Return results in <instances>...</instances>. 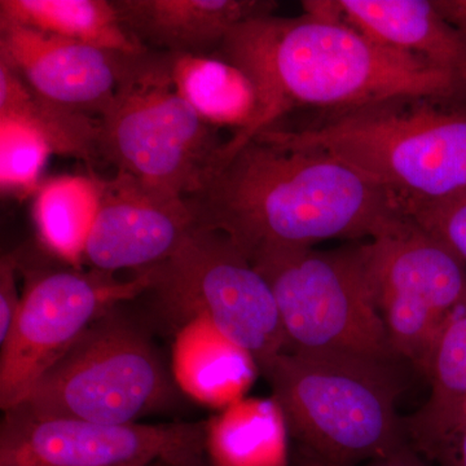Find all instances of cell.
<instances>
[{
	"label": "cell",
	"mask_w": 466,
	"mask_h": 466,
	"mask_svg": "<svg viewBox=\"0 0 466 466\" xmlns=\"http://www.w3.org/2000/svg\"><path fill=\"white\" fill-rule=\"evenodd\" d=\"M364 250L391 348L426 375L444 328L466 303V265L404 211Z\"/></svg>",
	"instance_id": "9c48e42d"
},
{
	"label": "cell",
	"mask_w": 466,
	"mask_h": 466,
	"mask_svg": "<svg viewBox=\"0 0 466 466\" xmlns=\"http://www.w3.org/2000/svg\"><path fill=\"white\" fill-rule=\"evenodd\" d=\"M17 268L14 256L5 254L0 259V346L12 332L23 299L17 290Z\"/></svg>",
	"instance_id": "d4e9b609"
},
{
	"label": "cell",
	"mask_w": 466,
	"mask_h": 466,
	"mask_svg": "<svg viewBox=\"0 0 466 466\" xmlns=\"http://www.w3.org/2000/svg\"><path fill=\"white\" fill-rule=\"evenodd\" d=\"M41 131L16 116L0 115V187L3 193L29 195L38 191L39 180L52 155Z\"/></svg>",
	"instance_id": "603a6c76"
},
{
	"label": "cell",
	"mask_w": 466,
	"mask_h": 466,
	"mask_svg": "<svg viewBox=\"0 0 466 466\" xmlns=\"http://www.w3.org/2000/svg\"><path fill=\"white\" fill-rule=\"evenodd\" d=\"M256 361L207 320L177 330L173 373L177 385L204 403H235L251 382Z\"/></svg>",
	"instance_id": "ac0fdd59"
},
{
	"label": "cell",
	"mask_w": 466,
	"mask_h": 466,
	"mask_svg": "<svg viewBox=\"0 0 466 466\" xmlns=\"http://www.w3.org/2000/svg\"><path fill=\"white\" fill-rule=\"evenodd\" d=\"M333 5L337 17L359 33L466 86V38L433 0H333Z\"/></svg>",
	"instance_id": "9a60e30c"
},
{
	"label": "cell",
	"mask_w": 466,
	"mask_h": 466,
	"mask_svg": "<svg viewBox=\"0 0 466 466\" xmlns=\"http://www.w3.org/2000/svg\"><path fill=\"white\" fill-rule=\"evenodd\" d=\"M167 55L175 91L208 125L233 131L220 153L253 137L262 103L258 88L241 67L216 54Z\"/></svg>",
	"instance_id": "2e32d148"
},
{
	"label": "cell",
	"mask_w": 466,
	"mask_h": 466,
	"mask_svg": "<svg viewBox=\"0 0 466 466\" xmlns=\"http://www.w3.org/2000/svg\"><path fill=\"white\" fill-rule=\"evenodd\" d=\"M248 258L272 291L285 351L403 363L383 323L364 244L332 250L267 245Z\"/></svg>",
	"instance_id": "5b68a950"
},
{
	"label": "cell",
	"mask_w": 466,
	"mask_h": 466,
	"mask_svg": "<svg viewBox=\"0 0 466 466\" xmlns=\"http://www.w3.org/2000/svg\"><path fill=\"white\" fill-rule=\"evenodd\" d=\"M173 466V465H168ZM175 466H208L207 458H202L198 460H193V461L186 462V464L182 465H175Z\"/></svg>",
	"instance_id": "f1b7e54d"
},
{
	"label": "cell",
	"mask_w": 466,
	"mask_h": 466,
	"mask_svg": "<svg viewBox=\"0 0 466 466\" xmlns=\"http://www.w3.org/2000/svg\"><path fill=\"white\" fill-rule=\"evenodd\" d=\"M5 413L0 466H175L207 458V421L99 424Z\"/></svg>",
	"instance_id": "8fae6325"
},
{
	"label": "cell",
	"mask_w": 466,
	"mask_h": 466,
	"mask_svg": "<svg viewBox=\"0 0 466 466\" xmlns=\"http://www.w3.org/2000/svg\"><path fill=\"white\" fill-rule=\"evenodd\" d=\"M0 24H14L104 50L149 51L135 41L108 0H0Z\"/></svg>",
	"instance_id": "ffe728a7"
},
{
	"label": "cell",
	"mask_w": 466,
	"mask_h": 466,
	"mask_svg": "<svg viewBox=\"0 0 466 466\" xmlns=\"http://www.w3.org/2000/svg\"><path fill=\"white\" fill-rule=\"evenodd\" d=\"M226 142L175 91L162 52H150L99 118L100 161L182 200L200 191Z\"/></svg>",
	"instance_id": "52a82bcc"
},
{
	"label": "cell",
	"mask_w": 466,
	"mask_h": 466,
	"mask_svg": "<svg viewBox=\"0 0 466 466\" xmlns=\"http://www.w3.org/2000/svg\"><path fill=\"white\" fill-rule=\"evenodd\" d=\"M288 429L275 400L229 404L207 421L208 466H289Z\"/></svg>",
	"instance_id": "d6986e66"
},
{
	"label": "cell",
	"mask_w": 466,
	"mask_h": 466,
	"mask_svg": "<svg viewBox=\"0 0 466 466\" xmlns=\"http://www.w3.org/2000/svg\"><path fill=\"white\" fill-rule=\"evenodd\" d=\"M433 2L441 14L452 25L458 27L466 38V0H433Z\"/></svg>",
	"instance_id": "83f0119b"
},
{
	"label": "cell",
	"mask_w": 466,
	"mask_h": 466,
	"mask_svg": "<svg viewBox=\"0 0 466 466\" xmlns=\"http://www.w3.org/2000/svg\"><path fill=\"white\" fill-rule=\"evenodd\" d=\"M299 455L357 465L410 443L398 415L400 364L281 351L258 367Z\"/></svg>",
	"instance_id": "277c9868"
},
{
	"label": "cell",
	"mask_w": 466,
	"mask_h": 466,
	"mask_svg": "<svg viewBox=\"0 0 466 466\" xmlns=\"http://www.w3.org/2000/svg\"><path fill=\"white\" fill-rule=\"evenodd\" d=\"M262 134L329 153L400 204L466 192V101L400 97Z\"/></svg>",
	"instance_id": "3957f363"
},
{
	"label": "cell",
	"mask_w": 466,
	"mask_h": 466,
	"mask_svg": "<svg viewBox=\"0 0 466 466\" xmlns=\"http://www.w3.org/2000/svg\"><path fill=\"white\" fill-rule=\"evenodd\" d=\"M434 464L437 466H466V424L441 449Z\"/></svg>",
	"instance_id": "4316f807"
},
{
	"label": "cell",
	"mask_w": 466,
	"mask_h": 466,
	"mask_svg": "<svg viewBox=\"0 0 466 466\" xmlns=\"http://www.w3.org/2000/svg\"><path fill=\"white\" fill-rule=\"evenodd\" d=\"M35 193L33 217L39 238L57 258L81 269L86 245L99 213L100 177H52Z\"/></svg>",
	"instance_id": "44dd1931"
},
{
	"label": "cell",
	"mask_w": 466,
	"mask_h": 466,
	"mask_svg": "<svg viewBox=\"0 0 466 466\" xmlns=\"http://www.w3.org/2000/svg\"><path fill=\"white\" fill-rule=\"evenodd\" d=\"M119 308L96 319L11 410L32 419L137 424L177 403L174 373L148 333Z\"/></svg>",
	"instance_id": "8992f818"
},
{
	"label": "cell",
	"mask_w": 466,
	"mask_h": 466,
	"mask_svg": "<svg viewBox=\"0 0 466 466\" xmlns=\"http://www.w3.org/2000/svg\"><path fill=\"white\" fill-rule=\"evenodd\" d=\"M216 55L258 88L262 115L253 137L302 106L329 113L400 97L466 101V86L456 76L311 12L245 21Z\"/></svg>",
	"instance_id": "7a4b0ae2"
},
{
	"label": "cell",
	"mask_w": 466,
	"mask_h": 466,
	"mask_svg": "<svg viewBox=\"0 0 466 466\" xmlns=\"http://www.w3.org/2000/svg\"><path fill=\"white\" fill-rule=\"evenodd\" d=\"M400 205L417 225L447 245L466 265V192Z\"/></svg>",
	"instance_id": "cb8c5ba5"
},
{
	"label": "cell",
	"mask_w": 466,
	"mask_h": 466,
	"mask_svg": "<svg viewBox=\"0 0 466 466\" xmlns=\"http://www.w3.org/2000/svg\"><path fill=\"white\" fill-rule=\"evenodd\" d=\"M425 376L431 395L408 417L406 428L410 446L434 462L466 424V303L444 328Z\"/></svg>",
	"instance_id": "e0dca14e"
},
{
	"label": "cell",
	"mask_w": 466,
	"mask_h": 466,
	"mask_svg": "<svg viewBox=\"0 0 466 466\" xmlns=\"http://www.w3.org/2000/svg\"><path fill=\"white\" fill-rule=\"evenodd\" d=\"M150 52L124 54L0 24V63L46 99L99 119Z\"/></svg>",
	"instance_id": "7c38bea8"
},
{
	"label": "cell",
	"mask_w": 466,
	"mask_h": 466,
	"mask_svg": "<svg viewBox=\"0 0 466 466\" xmlns=\"http://www.w3.org/2000/svg\"><path fill=\"white\" fill-rule=\"evenodd\" d=\"M156 466H168L167 464H159V465H156Z\"/></svg>",
	"instance_id": "f546056e"
},
{
	"label": "cell",
	"mask_w": 466,
	"mask_h": 466,
	"mask_svg": "<svg viewBox=\"0 0 466 466\" xmlns=\"http://www.w3.org/2000/svg\"><path fill=\"white\" fill-rule=\"evenodd\" d=\"M296 466H431L424 456L419 452L410 443L401 447V449L394 451L390 455L383 456L370 461L361 462L357 465H337L329 464V462L318 461V460L306 458V456L299 455Z\"/></svg>",
	"instance_id": "484cf974"
},
{
	"label": "cell",
	"mask_w": 466,
	"mask_h": 466,
	"mask_svg": "<svg viewBox=\"0 0 466 466\" xmlns=\"http://www.w3.org/2000/svg\"><path fill=\"white\" fill-rule=\"evenodd\" d=\"M186 202L198 227L226 233L247 257L267 245L370 240L403 213L394 196L329 153L262 133L220 153Z\"/></svg>",
	"instance_id": "6da1fadb"
},
{
	"label": "cell",
	"mask_w": 466,
	"mask_h": 466,
	"mask_svg": "<svg viewBox=\"0 0 466 466\" xmlns=\"http://www.w3.org/2000/svg\"><path fill=\"white\" fill-rule=\"evenodd\" d=\"M139 272L147 280L142 296L179 330L207 320L257 367L285 351L272 291L226 233L198 226L170 258Z\"/></svg>",
	"instance_id": "ba28073f"
},
{
	"label": "cell",
	"mask_w": 466,
	"mask_h": 466,
	"mask_svg": "<svg viewBox=\"0 0 466 466\" xmlns=\"http://www.w3.org/2000/svg\"><path fill=\"white\" fill-rule=\"evenodd\" d=\"M100 180L99 213L85 250L91 269L115 275L150 268L170 258L198 227L182 198L148 188L124 173Z\"/></svg>",
	"instance_id": "4fadbf2b"
},
{
	"label": "cell",
	"mask_w": 466,
	"mask_h": 466,
	"mask_svg": "<svg viewBox=\"0 0 466 466\" xmlns=\"http://www.w3.org/2000/svg\"><path fill=\"white\" fill-rule=\"evenodd\" d=\"M143 272L131 280L91 269L32 272L20 311L0 354V407L18 406L48 368L66 354L96 319L142 296Z\"/></svg>",
	"instance_id": "30bf717a"
},
{
	"label": "cell",
	"mask_w": 466,
	"mask_h": 466,
	"mask_svg": "<svg viewBox=\"0 0 466 466\" xmlns=\"http://www.w3.org/2000/svg\"><path fill=\"white\" fill-rule=\"evenodd\" d=\"M122 25L150 51L213 55L236 26L274 14L267 0H115Z\"/></svg>",
	"instance_id": "5bb4252c"
},
{
	"label": "cell",
	"mask_w": 466,
	"mask_h": 466,
	"mask_svg": "<svg viewBox=\"0 0 466 466\" xmlns=\"http://www.w3.org/2000/svg\"><path fill=\"white\" fill-rule=\"evenodd\" d=\"M0 115L16 116L45 135L52 152L100 162L99 119L66 108L32 90L5 64L0 63Z\"/></svg>",
	"instance_id": "7402d4cb"
}]
</instances>
